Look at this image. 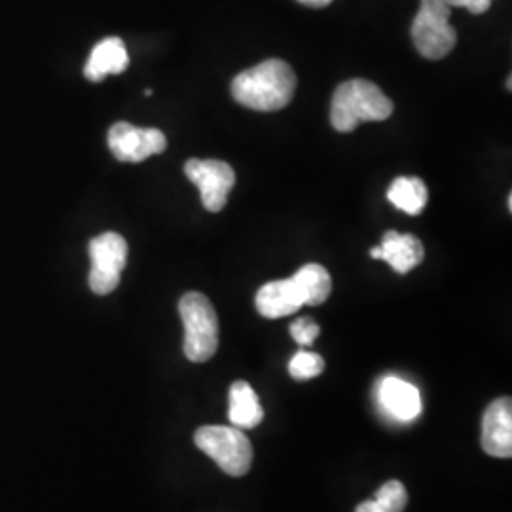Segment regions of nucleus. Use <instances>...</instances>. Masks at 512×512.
Instances as JSON below:
<instances>
[{
  "mask_svg": "<svg viewBox=\"0 0 512 512\" xmlns=\"http://www.w3.org/2000/svg\"><path fill=\"white\" fill-rule=\"evenodd\" d=\"M296 92L293 67L281 59H268L239 73L232 82V95L239 105L258 112L285 109Z\"/></svg>",
  "mask_w": 512,
  "mask_h": 512,
  "instance_id": "obj_1",
  "label": "nucleus"
},
{
  "mask_svg": "<svg viewBox=\"0 0 512 512\" xmlns=\"http://www.w3.org/2000/svg\"><path fill=\"white\" fill-rule=\"evenodd\" d=\"M391 112V99L374 82L357 78L336 88L330 103V122L336 131L349 133L363 122H384Z\"/></svg>",
  "mask_w": 512,
  "mask_h": 512,
  "instance_id": "obj_2",
  "label": "nucleus"
},
{
  "mask_svg": "<svg viewBox=\"0 0 512 512\" xmlns=\"http://www.w3.org/2000/svg\"><path fill=\"white\" fill-rule=\"evenodd\" d=\"M184 325V355L192 363L209 361L219 349V317L202 293H186L179 302Z\"/></svg>",
  "mask_w": 512,
  "mask_h": 512,
  "instance_id": "obj_3",
  "label": "nucleus"
},
{
  "mask_svg": "<svg viewBox=\"0 0 512 512\" xmlns=\"http://www.w3.org/2000/svg\"><path fill=\"white\" fill-rule=\"evenodd\" d=\"M196 446L215 459L220 469L230 476L249 473L253 463V446L238 427L203 425L194 435Z\"/></svg>",
  "mask_w": 512,
  "mask_h": 512,
  "instance_id": "obj_4",
  "label": "nucleus"
},
{
  "mask_svg": "<svg viewBox=\"0 0 512 512\" xmlns=\"http://www.w3.org/2000/svg\"><path fill=\"white\" fill-rule=\"evenodd\" d=\"M452 6L446 0H421L412 23V40L425 59L437 61L456 48L458 33L450 25Z\"/></svg>",
  "mask_w": 512,
  "mask_h": 512,
  "instance_id": "obj_5",
  "label": "nucleus"
},
{
  "mask_svg": "<svg viewBox=\"0 0 512 512\" xmlns=\"http://www.w3.org/2000/svg\"><path fill=\"white\" fill-rule=\"evenodd\" d=\"M90 289L99 296L110 294L118 285L128 262V241L116 232H105L90 241Z\"/></svg>",
  "mask_w": 512,
  "mask_h": 512,
  "instance_id": "obj_6",
  "label": "nucleus"
},
{
  "mask_svg": "<svg viewBox=\"0 0 512 512\" xmlns=\"http://www.w3.org/2000/svg\"><path fill=\"white\" fill-rule=\"evenodd\" d=\"M186 177L200 188L203 207L211 213H219L228 202V194L236 184L232 165L222 160H198L192 158L184 164Z\"/></svg>",
  "mask_w": 512,
  "mask_h": 512,
  "instance_id": "obj_7",
  "label": "nucleus"
},
{
  "mask_svg": "<svg viewBox=\"0 0 512 512\" xmlns=\"http://www.w3.org/2000/svg\"><path fill=\"white\" fill-rule=\"evenodd\" d=\"M109 148L116 160L139 164L150 156L162 154L167 139L160 129L137 128L128 122H118L109 129Z\"/></svg>",
  "mask_w": 512,
  "mask_h": 512,
  "instance_id": "obj_8",
  "label": "nucleus"
},
{
  "mask_svg": "<svg viewBox=\"0 0 512 512\" xmlns=\"http://www.w3.org/2000/svg\"><path fill=\"white\" fill-rule=\"evenodd\" d=\"M482 448L488 456H512V401L509 397L490 404L482 418Z\"/></svg>",
  "mask_w": 512,
  "mask_h": 512,
  "instance_id": "obj_9",
  "label": "nucleus"
},
{
  "mask_svg": "<svg viewBox=\"0 0 512 512\" xmlns=\"http://www.w3.org/2000/svg\"><path fill=\"white\" fill-rule=\"evenodd\" d=\"M256 310L266 319H281L293 315L304 304V296L300 293L293 277L270 281L260 287L256 293Z\"/></svg>",
  "mask_w": 512,
  "mask_h": 512,
  "instance_id": "obj_10",
  "label": "nucleus"
},
{
  "mask_svg": "<svg viewBox=\"0 0 512 512\" xmlns=\"http://www.w3.org/2000/svg\"><path fill=\"white\" fill-rule=\"evenodd\" d=\"M425 258L423 243L412 234L385 232L380 245V260L387 262L397 274H408L418 268Z\"/></svg>",
  "mask_w": 512,
  "mask_h": 512,
  "instance_id": "obj_11",
  "label": "nucleus"
},
{
  "mask_svg": "<svg viewBox=\"0 0 512 512\" xmlns=\"http://www.w3.org/2000/svg\"><path fill=\"white\" fill-rule=\"evenodd\" d=\"M378 395H380V403L393 418L410 421L420 416V391L401 378L387 376L380 384Z\"/></svg>",
  "mask_w": 512,
  "mask_h": 512,
  "instance_id": "obj_12",
  "label": "nucleus"
},
{
  "mask_svg": "<svg viewBox=\"0 0 512 512\" xmlns=\"http://www.w3.org/2000/svg\"><path fill=\"white\" fill-rule=\"evenodd\" d=\"M129 55L126 44L118 37L103 38L95 44L88 63L84 67V76L90 82H101L109 74L124 73L128 69Z\"/></svg>",
  "mask_w": 512,
  "mask_h": 512,
  "instance_id": "obj_13",
  "label": "nucleus"
},
{
  "mask_svg": "<svg viewBox=\"0 0 512 512\" xmlns=\"http://www.w3.org/2000/svg\"><path fill=\"white\" fill-rule=\"evenodd\" d=\"M228 418L238 429H255L264 420V410L255 389L247 382H236L230 387Z\"/></svg>",
  "mask_w": 512,
  "mask_h": 512,
  "instance_id": "obj_14",
  "label": "nucleus"
},
{
  "mask_svg": "<svg viewBox=\"0 0 512 512\" xmlns=\"http://www.w3.org/2000/svg\"><path fill=\"white\" fill-rule=\"evenodd\" d=\"M387 200L410 217H418L429 200V190L418 177H399L389 190Z\"/></svg>",
  "mask_w": 512,
  "mask_h": 512,
  "instance_id": "obj_15",
  "label": "nucleus"
},
{
  "mask_svg": "<svg viewBox=\"0 0 512 512\" xmlns=\"http://www.w3.org/2000/svg\"><path fill=\"white\" fill-rule=\"evenodd\" d=\"M293 279L304 296L306 306H319L327 302L332 291V279L323 266L306 264L293 275Z\"/></svg>",
  "mask_w": 512,
  "mask_h": 512,
  "instance_id": "obj_16",
  "label": "nucleus"
},
{
  "mask_svg": "<svg viewBox=\"0 0 512 512\" xmlns=\"http://www.w3.org/2000/svg\"><path fill=\"white\" fill-rule=\"evenodd\" d=\"M408 505V492L399 480H389L376 492L374 499L363 501L355 512H404Z\"/></svg>",
  "mask_w": 512,
  "mask_h": 512,
  "instance_id": "obj_17",
  "label": "nucleus"
},
{
  "mask_svg": "<svg viewBox=\"0 0 512 512\" xmlns=\"http://www.w3.org/2000/svg\"><path fill=\"white\" fill-rule=\"evenodd\" d=\"M325 370V361L321 355L311 351H298L289 363V374L296 382H306L311 378H317Z\"/></svg>",
  "mask_w": 512,
  "mask_h": 512,
  "instance_id": "obj_18",
  "label": "nucleus"
},
{
  "mask_svg": "<svg viewBox=\"0 0 512 512\" xmlns=\"http://www.w3.org/2000/svg\"><path fill=\"white\" fill-rule=\"evenodd\" d=\"M319 325L310 317H300L291 325V336L300 346H311L319 336Z\"/></svg>",
  "mask_w": 512,
  "mask_h": 512,
  "instance_id": "obj_19",
  "label": "nucleus"
},
{
  "mask_svg": "<svg viewBox=\"0 0 512 512\" xmlns=\"http://www.w3.org/2000/svg\"><path fill=\"white\" fill-rule=\"evenodd\" d=\"M450 6H458V8H467L471 14H484L490 10L492 0H446Z\"/></svg>",
  "mask_w": 512,
  "mask_h": 512,
  "instance_id": "obj_20",
  "label": "nucleus"
},
{
  "mask_svg": "<svg viewBox=\"0 0 512 512\" xmlns=\"http://www.w3.org/2000/svg\"><path fill=\"white\" fill-rule=\"evenodd\" d=\"M298 2L304 6H311V8H325L332 0H298Z\"/></svg>",
  "mask_w": 512,
  "mask_h": 512,
  "instance_id": "obj_21",
  "label": "nucleus"
}]
</instances>
